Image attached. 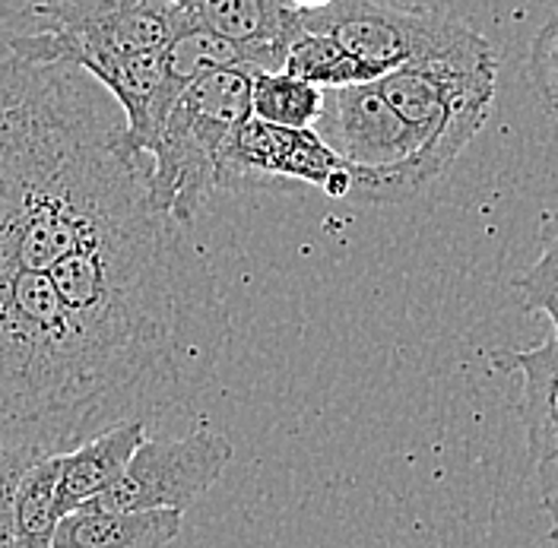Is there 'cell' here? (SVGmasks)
Returning <instances> with one entry per match:
<instances>
[{"instance_id":"obj_6","label":"cell","mask_w":558,"mask_h":548,"mask_svg":"<svg viewBox=\"0 0 558 548\" xmlns=\"http://www.w3.org/2000/svg\"><path fill=\"white\" fill-rule=\"evenodd\" d=\"M327 139L355 172V204H403L438 178L416 131L384 99L378 80L327 89L317 121Z\"/></svg>"},{"instance_id":"obj_20","label":"cell","mask_w":558,"mask_h":548,"mask_svg":"<svg viewBox=\"0 0 558 548\" xmlns=\"http://www.w3.org/2000/svg\"><path fill=\"white\" fill-rule=\"evenodd\" d=\"M35 460H41V456H35V453L23 450V447L0 441V548L13 546V504H16V488H20V482L29 473V466H33Z\"/></svg>"},{"instance_id":"obj_5","label":"cell","mask_w":558,"mask_h":548,"mask_svg":"<svg viewBox=\"0 0 558 548\" xmlns=\"http://www.w3.org/2000/svg\"><path fill=\"white\" fill-rule=\"evenodd\" d=\"M20 20L23 29L3 33L23 58L80 68L99 83L128 58L169 48L197 23L184 0H29Z\"/></svg>"},{"instance_id":"obj_15","label":"cell","mask_w":558,"mask_h":548,"mask_svg":"<svg viewBox=\"0 0 558 548\" xmlns=\"http://www.w3.org/2000/svg\"><path fill=\"white\" fill-rule=\"evenodd\" d=\"M61 453L41 456L29 466L16 488L13 504V548H51L61 523L58 511Z\"/></svg>"},{"instance_id":"obj_16","label":"cell","mask_w":558,"mask_h":548,"mask_svg":"<svg viewBox=\"0 0 558 548\" xmlns=\"http://www.w3.org/2000/svg\"><path fill=\"white\" fill-rule=\"evenodd\" d=\"M282 70H289L299 80H308L320 89H340V86H352V83L378 80L375 70L365 68L359 58H352L333 35L308 29V26L289 41Z\"/></svg>"},{"instance_id":"obj_14","label":"cell","mask_w":558,"mask_h":548,"mask_svg":"<svg viewBox=\"0 0 558 548\" xmlns=\"http://www.w3.org/2000/svg\"><path fill=\"white\" fill-rule=\"evenodd\" d=\"M181 514L174 508L153 511H105L83 504L61 516L54 548H156L169 546L181 533Z\"/></svg>"},{"instance_id":"obj_19","label":"cell","mask_w":558,"mask_h":548,"mask_svg":"<svg viewBox=\"0 0 558 548\" xmlns=\"http://www.w3.org/2000/svg\"><path fill=\"white\" fill-rule=\"evenodd\" d=\"M526 73H530V86L539 105L558 121V7L546 20V26L530 41Z\"/></svg>"},{"instance_id":"obj_11","label":"cell","mask_w":558,"mask_h":548,"mask_svg":"<svg viewBox=\"0 0 558 548\" xmlns=\"http://www.w3.org/2000/svg\"><path fill=\"white\" fill-rule=\"evenodd\" d=\"M201 26L235 41L254 70H282L305 13L289 0H184Z\"/></svg>"},{"instance_id":"obj_8","label":"cell","mask_w":558,"mask_h":548,"mask_svg":"<svg viewBox=\"0 0 558 548\" xmlns=\"http://www.w3.org/2000/svg\"><path fill=\"white\" fill-rule=\"evenodd\" d=\"M384 99L416 131L428 162L445 174L488 121L495 102V54L397 68L378 76Z\"/></svg>"},{"instance_id":"obj_13","label":"cell","mask_w":558,"mask_h":548,"mask_svg":"<svg viewBox=\"0 0 558 548\" xmlns=\"http://www.w3.org/2000/svg\"><path fill=\"white\" fill-rule=\"evenodd\" d=\"M143 441H146V422L131 418L61 453V479H58L61 516L83 508L89 498L102 495L108 485L121 479V473L128 470L131 456L137 453Z\"/></svg>"},{"instance_id":"obj_12","label":"cell","mask_w":558,"mask_h":548,"mask_svg":"<svg viewBox=\"0 0 558 548\" xmlns=\"http://www.w3.org/2000/svg\"><path fill=\"white\" fill-rule=\"evenodd\" d=\"M488 365L505 375H521V412L526 450L533 463L558 453V330L553 340L530 349H492Z\"/></svg>"},{"instance_id":"obj_3","label":"cell","mask_w":558,"mask_h":548,"mask_svg":"<svg viewBox=\"0 0 558 548\" xmlns=\"http://www.w3.org/2000/svg\"><path fill=\"white\" fill-rule=\"evenodd\" d=\"M131 418H143L137 400L86 340L51 273L0 267V441L51 456Z\"/></svg>"},{"instance_id":"obj_1","label":"cell","mask_w":558,"mask_h":548,"mask_svg":"<svg viewBox=\"0 0 558 548\" xmlns=\"http://www.w3.org/2000/svg\"><path fill=\"white\" fill-rule=\"evenodd\" d=\"M124 137V111L96 76L23 58L0 26V267L51 270L156 206Z\"/></svg>"},{"instance_id":"obj_17","label":"cell","mask_w":558,"mask_h":548,"mask_svg":"<svg viewBox=\"0 0 558 548\" xmlns=\"http://www.w3.org/2000/svg\"><path fill=\"white\" fill-rule=\"evenodd\" d=\"M324 96L327 89L289 70H254L251 76V114L286 127H314L324 114Z\"/></svg>"},{"instance_id":"obj_9","label":"cell","mask_w":558,"mask_h":548,"mask_svg":"<svg viewBox=\"0 0 558 548\" xmlns=\"http://www.w3.org/2000/svg\"><path fill=\"white\" fill-rule=\"evenodd\" d=\"M229 460L232 445L209 428H194L184 438H146L121 479L86 504L105 511H184L219 482Z\"/></svg>"},{"instance_id":"obj_10","label":"cell","mask_w":558,"mask_h":548,"mask_svg":"<svg viewBox=\"0 0 558 548\" xmlns=\"http://www.w3.org/2000/svg\"><path fill=\"white\" fill-rule=\"evenodd\" d=\"M226 187L247 181H302L333 200H349L355 172L314 127H286L251 114L222 159Z\"/></svg>"},{"instance_id":"obj_2","label":"cell","mask_w":558,"mask_h":548,"mask_svg":"<svg viewBox=\"0 0 558 548\" xmlns=\"http://www.w3.org/2000/svg\"><path fill=\"white\" fill-rule=\"evenodd\" d=\"M149 206L64 254L48 273L146 422L191 403L229 343V308L204 254Z\"/></svg>"},{"instance_id":"obj_7","label":"cell","mask_w":558,"mask_h":548,"mask_svg":"<svg viewBox=\"0 0 558 548\" xmlns=\"http://www.w3.org/2000/svg\"><path fill=\"white\" fill-rule=\"evenodd\" d=\"M305 26L330 33L352 58L384 76L397 68L492 58L488 38L435 7H400L387 0H333L305 13Z\"/></svg>"},{"instance_id":"obj_22","label":"cell","mask_w":558,"mask_h":548,"mask_svg":"<svg viewBox=\"0 0 558 548\" xmlns=\"http://www.w3.org/2000/svg\"><path fill=\"white\" fill-rule=\"evenodd\" d=\"M292 7H299L302 13H312V10H324V7H330L333 0H289Z\"/></svg>"},{"instance_id":"obj_23","label":"cell","mask_w":558,"mask_h":548,"mask_svg":"<svg viewBox=\"0 0 558 548\" xmlns=\"http://www.w3.org/2000/svg\"><path fill=\"white\" fill-rule=\"evenodd\" d=\"M553 324H556V330H558V314H556V317H553Z\"/></svg>"},{"instance_id":"obj_18","label":"cell","mask_w":558,"mask_h":548,"mask_svg":"<svg viewBox=\"0 0 558 548\" xmlns=\"http://www.w3.org/2000/svg\"><path fill=\"white\" fill-rule=\"evenodd\" d=\"M523 295V308L558 314V209H546L539 219V257L530 270L514 279Z\"/></svg>"},{"instance_id":"obj_21","label":"cell","mask_w":558,"mask_h":548,"mask_svg":"<svg viewBox=\"0 0 558 548\" xmlns=\"http://www.w3.org/2000/svg\"><path fill=\"white\" fill-rule=\"evenodd\" d=\"M536 485H539V508L549 516V543L558 546V453L536 463Z\"/></svg>"},{"instance_id":"obj_4","label":"cell","mask_w":558,"mask_h":548,"mask_svg":"<svg viewBox=\"0 0 558 548\" xmlns=\"http://www.w3.org/2000/svg\"><path fill=\"white\" fill-rule=\"evenodd\" d=\"M254 68H216L197 76L166 114L149 143L153 204L191 226L209 197L226 187L222 159L229 139L251 118Z\"/></svg>"}]
</instances>
